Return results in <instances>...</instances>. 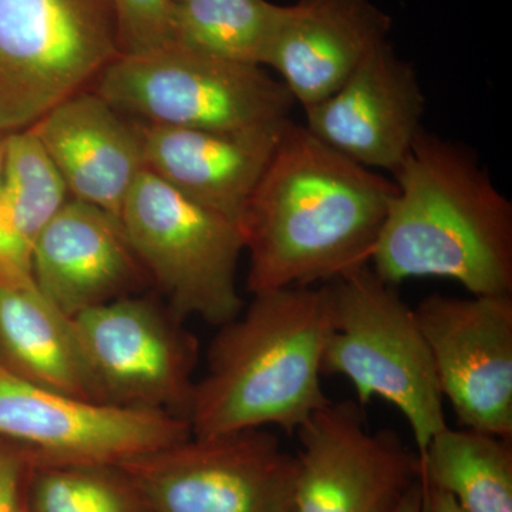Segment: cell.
I'll return each mask as SVG.
<instances>
[{
  "label": "cell",
  "mask_w": 512,
  "mask_h": 512,
  "mask_svg": "<svg viewBox=\"0 0 512 512\" xmlns=\"http://www.w3.org/2000/svg\"><path fill=\"white\" fill-rule=\"evenodd\" d=\"M396 185L289 120L241 221L248 291L336 281L372 261Z\"/></svg>",
  "instance_id": "1"
},
{
  "label": "cell",
  "mask_w": 512,
  "mask_h": 512,
  "mask_svg": "<svg viewBox=\"0 0 512 512\" xmlns=\"http://www.w3.org/2000/svg\"><path fill=\"white\" fill-rule=\"evenodd\" d=\"M393 177L370 261L377 276L390 285L446 278L470 295H512V202L471 148L421 130Z\"/></svg>",
  "instance_id": "2"
},
{
  "label": "cell",
  "mask_w": 512,
  "mask_h": 512,
  "mask_svg": "<svg viewBox=\"0 0 512 512\" xmlns=\"http://www.w3.org/2000/svg\"><path fill=\"white\" fill-rule=\"evenodd\" d=\"M328 332V284L255 293L212 339L188 416L192 436L296 433L329 402L320 382Z\"/></svg>",
  "instance_id": "3"
},
{
  "label": "cell",
  "mask_w": 512,
  "mask_h": 512,
  "mask_svg": "<svg viewBox=\"0 0 512 512\" xmlns=\"http://www.w3.org/2000/svg\"><path fill=\"white\" fill-rule=\"evenodd\" d=\"M329 286L323 376H343L360 406L375 397L409 423L421 456L448 426L436 370L414 308L369 266Z\"/></svg>",
  "instance_id": "4"
},
{
  "label": "cell",
  "mask_w": 512,
  "mask_h": 512,
  "mask_svg": "<svg viewBox=\"0 0 512 512\" xmlns=\"http://www.w3.org/2000/svg\"><path fill=\"white\" fill-rule=\"evenodd\" d=\"M94 83V92L121 114L158 127L262 126L288 120L295 104L288 87L264 67L178 45L119 55Z\"/></svg>",
  "instance_id": "5"
},
{
  "label": "cell",
  "mask_w": 512,
  "mask_h": 512,
  "mask_svg": "<svg viewBox=\"0 0 512 512\" xmlns=\"http://www.w3.org/2000/svg\"><path fill=\"white\" fill-rule=\"evenodd\" d=\"M120 221L148 279L177 318L221 326L242 312L237 271L245 241L238 224L148 170L128 194Z\"/></svg>",
  "instance_id": "6"
},
{
  "label": "cell",
  "mask_w": 512,
  "mask_h": 512,
  "mask_svg": "<svg viewBox=\"0 0 512 512\" xmlns=\"http://www.w3.org/2000/svg\"><path fill=\"white\" fill-rule=\"evenodd\" d=\"M119 55L109 0H0V133L35 126Z\"/></svg>",
  "instance_id": "7"
},
{
  "label": "cell",
  "mask_w": 512,
  "mask_h": 512,
  "mask_svg": "<svg viewBox=\"0 0 512 512\" xmlns=\"http://www.w3.org/2000/svg\"><path fill=\"white\" fill-rule=\"evenodd\" d=\"M117 467L146 512H295V456L265 429L191 434Z\"/></svg>",
  "instance_id": "8"
},
{
  "label": "cell",
  "mask_w": 512,
  "mask_h": 512,
  "mask_svg": "<svg viewBox=\"0 0 512 512\" xmlns=\"http://www.w3.org/2000/svg\"><path fill=\"white\" fill-rule=\"evenodd\" d=\"M72 319L104 403L188 420L198 340L184 320L134 295Z\"/></svg>",
  "instance_id": "9"
},
{
  "label": "cell",
  "mask_w": 512,
  "mask_h": 512,
  "mask_svg": "<svg viewBox=\"0 0 512 512\" xmlns=\"http://www.w3.org/2000/svg\"><path fill=\"white\" fill-rule=\"evenodd\" d=\"M190 436L183 417L67 396L0 362V437L28 463L117 466Z\"/></svg>",
  "instance_id": "10"
},
{
  "label": "cell",
  "mask_w": 512,
  "mask_h": 512,
  "mask_svg": "<svg viewBox=\"0 0 512 512\" xmlns=\"http://www.w3.org/2000/svg\"><path fill=\"white\" fill-rule=\"evenodd\" d=\"M296 434L295 512H394L420 480L416 451L367 429L352 400H329Z\"/></svg>",
  "instance_id": "11"
},
{
  "label": "cell",
  "mask_w": 512,
  "mask_h": 512,
  "mask_svg": "<svg viewBox=\"0 0 512 512\" xmlns=\"http://www.w3.org/2000/svg\"><path fill=\"white\" fill-rule=\"evenodd\" d=\"M414 313L461 427L512 440V295L434 293Z\"/></svg>",
  "instance_id": "12"
},
{
  "label": "cell",
  "mask_w": 512,
  "mask_h": 512,
  "mask_svg": "<svg viewBox=\"0 0 512 512\" xmlns=\"http://www.w3.org/2000/svg\"><path fill=\"white\" fill-rule=\"evenodd\" d=\"M424 107L416 70L386 40L340 89L305 109L303 126L355 163L394 174L423 130Z\"/></svg>",
  "instance_id": "13"
},
{
  "label": "cell",
  "mask_w": 512,
  "mask_h": 512,
  "mask_svg": "<svg viewBox=\"0 0 512 512\" xmlns=\"http://www.w3.org/2000/svg\"><path fill=\"white\" fill-rule=\"evenodd\" d=\"M32 276L70 318L133 295L150 281L119 218L73 198L40 235Z\"/></svg>",
  "instance_id": "14"
},
{
  "label": "cell",
  "mask_w": 512,
  "mask_h": 512,
  "mask_svg": "<svg viewBox=\"0 0 512 512\" xmlns=\"http://www.w3.org/2000/svg\"><path fill=\"white\" fill-rule=\"evenodd\" d=\"M73 200L119 218L138 177L147 170L136 120L94 90H82L30 127Z\"/></svg>",
  "instance_id": "15"
},
{
  "label": "cell",
  "mask_w": 512,
  "mask_h": 512,
  "mask_svg": "<svg viewBox=\"0 0 512 512\" xmlns=\"http://www.w3.org/2000/svg\"><path fill=\"white\" fill-rule=\"evenodd\" d=\"M137 123L147 170L192 201L241 227L245 208L289 119L238 130Z\"/></svg>",
  "instance_id": "16"
},
{
  "label": "cell",
  "mask_w": 512,
  "mask_h": 512,
  "mask_svg": "<svg viewBox=\"0 0 512 512\" xmlns=\"http://www.w3.org/2000/svg\"><path fill=\"white\" fill-rule=\"evenodd\" d=\"M392 25L372 0H296L285 5L265 66L308 109L340 89Z\"/></svg>",
  "instance_id": "17"
},
{
  "label": "cell",
  "mask_w": 512,
  "mask_h": 512,
  "mask_svg": "<svg viewBox=\"0 0 512 512\" xmlns=\"http://www.w3.org/2000/svg\"><path fill=\"white\" fill-rule=\"evenodd\" d=\"M0 353V362L25 379L104 403L73 319L40 292L32 275L0 278Z\"/></svg>",
  "instance_id": "18"
},
{
  "label": "cell",
  "mask_w": 512,
  "mask_h": 512,
  "mask_svg": "<svg viewBox=\"0 0 512 512\" xmlns=\"http://www.w3.org/2000/svg\"><path fill=\"white\" fill-rule=\"evenodd\" d=\"M69 198L32 128L6 134L0 181V278L32 275L37 241Z\"/></svg>",
  "instance_id": "19"
},
{
  "label": "cell",
  "mask_w": 512,
  "mask_h": 512,
  "mask_svg": "<svg viewBox=\"0 0 512 512\" xmlns=\"http://www.w3.org/2000/svg\"><path fill=\"white\" fill-rule=\"evenodd\" d=\"M419 460L421 481L446 491L463 512H512V440L447 426Z\"/></svg>",
  "instance_id": "20"
},
{
  "label": "cell",
  "mask_w": 512,
  "mask_h": 512,
  "mask_svg": "<svg viewBox=\"0 0 512 512\" xmlns=\"http://www.w3.org/2000/svg\"><path fill=\"white\" fill-rule=\"evenodd\" d=\"M284 9L269 0L174 2L173 45L264 67Z\"/></svg>",
  "instance_id": "21"
},
{
  "label": "cell",
  "mask_w": 512,
  "mask_h": 512,
  "mask_svg": "<svg viewBox=\"0 0 512 512\" xmlns=\"http://www.w3.org/2000/svg\"><path fill=\"white\" fill-rule=\"evenodd\" d=\"M28 464L32 512H146L117 466Z\"/></svg>",
  "instance_id": "22"
},
{
  "label": "cell",
  "mask_w": 512,
  "mask_h": 512,
  "mask_svg": "<svg viewBox=\"0 0 512 512\" xmlns=\"http://www.w3.org/2000/svg\"><path fill=\"white\" fill-rule=\"evenodd\" d=\"M120 55L173 45V0H109Z\"/></svg>",
  "instance_id": "23"
},
{
  "label": "cell",
  "mask_w": 512,
  "mask_h": 512,
  "mask_svg": "<svg viewBox=\"0 0 512 512\" xmlns=\"http://www.w3.org/2000/svg\"><path fill=\"white\" fill-rule=\"evenodd\" d=\"M28 458L20 448L0 444V512H23L22 480Z\"/></svg>",
  "instance_id": "24"
},
{
  "label": "cell",
  "mask_w": 512,
  "mask_h": 512,
  "mask_svg": "<svg viewBox=\"0 0 512 512\" xmlns=\"http://www.w3.org/2000/svg\"><path fill=\"white\" fill-rule=\"evenodd\" d=\"M423 483V481H421ZM424 508L426 512H463L456 500L446 491L424 484Z\"/></svg>",
  "instance_id": "25"
},
{
  "label": "cell",
  "mask_w": 512,
  "mask_h": 512,
  "mask_svg": "<svg viewBox=\"0 0 512 512\" xmlns=\"http://www.w3.org/2000/svg\"><path fill=\"white\" fill-rule=\"evenodd\" d=\"M394 512H426L424 508V488L420 480L410 488L409 493L403 498L402 503Z\"/></svg>",
  "instance_id": "26"
},
{
  "label": "cell",
  "mask_w": 512,
  "mask_h": 512,
  "mask_svg": "<svg viewBox=\"0 0 512 512\" xmlns=\"http://www.w3.org/2000/svg\"><path fill=\"white\" fill-rule=\"evenodd\" d=\"M5 137L6 134L0 133V181H2L3 154H5Z\"/></svg>",
  "instance_id": "27"
},
{
  "label": "cell",
  "mask_w": 512,
  "mask_h": 512,
  "mask_svg": "<svg viewBox=\"0 0 512 512\" xmlns=\"http://www.w3.org/2000/svg\"><path fill=\"white\" fill-rule=\"evenodd\" d=\"M173 2L177 3V2H183V0H173Z\"/></svg>",
  "instance_id": "28"
}]
</instances>
